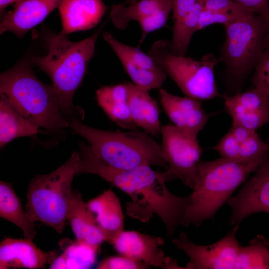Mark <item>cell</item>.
<instances>
[{
	"label": "cell",
	"instance_id": "1",
	"mask_svg": "<svg viewBox=\"0 0 269 269\" xmlns=\"http://www.w3.org/2000/svg\"><path fill=\"white\" fill-rule=\"evenodd\" d=\"M88 170L130 197L132 200L126 204L128 216L148 223L153 214H156L165 224L168 236L173 235L189 203L190 196H179L171 193L162 179L161 172L148 165L118 168L98 158L91 160Z\"/></svg>",
	"mask_w": 269,
	"mask_h": 269
},
{
	"label": "cell",
	"instance_id": "2",
	"mask_svg": "<svg viewBox=\"0 0 269 269\" xmlns=\"http://www.w3.org/2000/svg\"><path fill=\"white\" fill-rule=\"evenodd\" d=\"M269 156L244 161L223 157L212 161L201 160L193 191L179 225L199 226L206 220L213 219L235 190Z\"/></svg>",
	"mask_w": 269,
	"mask_h": 269
},
{
	"label": "cell",
	"instance_id": "3",
	"mask_svg": "<svg viewBox=\"0 0 269 269\" xmlns=\"http://www.w3.org/2000/svg\"><path fill=\"white\" fill-rule=\"evenodd\" d=\"M0 95L33 124L52 134L70 127L58 92L39 80L29 62H19L1 73Z\"/></svg>",
	"mask_w": 269,
	"mask_h": 269
},
{
	"label": "cell",
	"instance_id": "4",
	"mask_svg": "<svg viewBox=\"0 0 269 269\" xmlns=\"http://www.w3.org/2000/svg\"><path fill=\"white\" fill-rule=\"evenodd\" d=\"M105 23L89 37L77 42L50 32L45 37L47 54L31 58V62L50 77L52 86L60 96L62 111L69 120L76 111L73 103L74 95L86 74L97 40Z\"/></svg>",
	"mask_w": 269,
	"mask_h": 269
},
{
	"label": "cell",
	"instance_id": "5",
	"mask_svg": "<svg viewBox=\"0 0 269 269\" xmlns=\"http://www.w3.org/2000/svg\"><path fill=\"white\" fill-rule=\"evenodd\" d=\"M69 121L73 132L88 141L94 155L110 166L126 169L144 165L168 168L161 145L146 132L136 129L128 132L97 129L76 118Z\"/></svg>",
	"mask_w": 269,
	"mask_h": 269
},
{
	"label": "cell",
	"instance_id": "6",
	"mask_svg": "<svg viewBox=\"0 0 269 269\" xmlns=\"http://www.w3.org/2000/svg\"><path fill=\"white\" fill-rule=\"evenodd\" d=\"M81 158L79 151L52 172L36 175L30 182L26 195L25 212L32 222H41L61 234L67 215L74 176L79 174Z\"/></svg>",
	"mask_w": 269,
	"mask_h": 269
},
{
	"label": "cell",
	"instance_id": "7",
	"mask_svg": "<svg viewBox=\"0 0 269 269\" xmlns=\"http://www.w3.org/2000/svg\"><path fill=\"white\" fill-rule=\"evenodd\" d=\"M224 27L226 39L219 60L224 63L231 82L239 89L265 50L264 38L269 27L262 16L252 13Z\"/></svg>",
	"mask_w": 269,
	"mask_h": 269
},
{
	"label": "cell",
	"instance_id": "8",
	"mask_svg": "<svg viewBox=\"0 0 269 269\" xmlns=\"http://www.w3.org/2000/svg\"><path fill=\"white\" fill-rule=\"evenodd\" d=\"M169 41L155 42L148 54L175 82L186 96L199 100L221 96L217 89L214 70L220 60L211 53L197 60L186 56L172 53Z\"/></svg>",
	"mask_w": 269,
	"mask_h": 269
},
{
	"label": "cell",
	"instance_id": "9",
	"mask_svg": "<svg viewBox=\"0 0 269 269\" xmlns=\"http://www.w3.org/2000/svg\"><path fill=\"white\" fill-rule=\"evenodd\" d=\"M163 158L168 165L161 172L165 183L179 179L193 189L201 161L202 149L197 137L190 135L172 124L162 126L161 134Z\"/></svg>",
	"mask_w": 269,
	"mask_h": 269
},
{
	"label": "cell",
	"instance_id": "10",
	"mask_svg": "<svg viewBox=\"0 0 269 269\" xmlns=\"http://www.w3.org/2000/svg\"><path fill=\"white\" fill-rule=\"evenodd\" d=\"M238 228L239 225H236L224 238L209 246L197 245L186 233H181L172 242L190 259L183 269H240L244 247L241 246L236 237Z\"/></svg>",
	"mask_w": 269,
	"mask_h": 269
},
{
	"label": "cell",
	"instance_id": "11",
	"mask_svg": "<svg viewBox=\"0 0 269 269\" xmlns=\"http://www.w3.org/2000/svg\"><path fill=\"white\" fill-rule=\"evenodd\" d=\"M228 203L232 211L229 220L232 225H239L246 218L258 212L269 213V156Z\"/></svg>",
	"mask_w": 269,
	"mask_h": 269
},
{
	"label": "cell",
	"instance_id": "12",
	"mask_svg": "<svg viewBox=\"0 0 269 269\" xmlns=\"http://www.w3.org/2000/svg\"><path fill=\"white\" fill-rule=\"evenodd\" d=\"M224 106L232 119V125L256 131L269 123V105L262 94L254 88L224 95Z\"/></svg>",
	"mask_w": 269,
	"mask_h": 269
},
{
	"label": "cell",
	"instance_id": "13",
	"mask_svg": "<svg viewBox=\"0 0 269 269\" xmlns=\"http://www.w3.org/2000/svg\"><path fill=\"white\" fill-rule=\"evenodd\" d=\"M161 104L173 125L186 134L197 137L209 120V115L199 100L186 96L180 97L160 88Z\"/></svg>",
	"mask_w": 269,
	"mask_h": 269
},
{
	"label": "cell",
	"instance_id": "14",
	"mask_svg": "<svg viewBox=\"0 0 269 269\" xmlns=\"http://www.w3.org/2000/svg\"><path fill=\"white\" fill-rule=\"evenodd\" d=\"M63 0H20L13 9L4 14L0 33L10 31L22 38L29 30L41 23Z\"/></svg>",
	"mask_w": 269,
	"mask_h": 269
},
{
	"label": "cell",
	"instance_id": "15",
	"mask_svg": "<svg viewBox=\"0 0 269 269\" xmlns=\"http://www.w3.org/2000/svg\"><path fill=\"white\" fill-rule=\"evenodd\" d=\"M212 149L221 157L249 160L269 155V142L262 140L256 131L232 126L228 133Z\"/></svg>",
	"mask_w": 269,
	"mask_h": 269
},
{
	"label": "cell",
	"instance_id": "16",
	"mask_svg": "<svg viewBox=\"0 0 269 269\" xmlns=\"http://www.w3.org/2000/svg\"><path fill=\"white\" fill-rule=\"evenodd\" d=\"M162 237L144 234L135 231H123L113 245L120 255L144 263L148 266L162 268L165 257L161 246Z\"/></svg>",
	"mask_w": 269,
	"mask_h": 269
},
{
	"label": "cell",
	"instance_id": "17",
	"mask_svg": "<svg viewBox=\"0 0 269 269\" xmlns=\"http://www.w3.org/2000/svg\"><path fill=\"white\" fill-rule=\"evenodd\" d=\"M54 252H45L32 240L6 238L0 244V269H41L56 257Z\"/></svg>",
	"mask_w": 269,
	"mask_h": 269
},
{
	"label": "cell",
	"instance_id": "18",
	"mask_svg": "<svg viewBox=\"0 0 269 269\" xmlns=\"http://www.w3.org/2000/svg\"><path fill=\"white\" fill-rule=\"evenodd\" d=\"M107 7L102 0H63L58 7L62 23L60 35L87 30L97 25Z\"/></svg>",
	"mask_w": 269,
	"mask_h": 269
},
{
	"label": "cell",
	"instance_id": "19",
	"mask_svg": "<svg viewBox=\"0 0 269 269\" xmlns=\"http://www.w3.org/2000/svg\"><path fill=\"white\" fill-rule=\"evenodd\" d=\"M87 205L104 237L113 244L124 231V215L120 200L112 190L104 191Z\"/></svg>",
	"mask_w": 269,
	"mask_h": 269
},
{
	"label": "cell",
	"instance_id": "20",
	"mask_svg": "<svg viewBox=\"0 0 269 269\" xmlns=\"http://www.w3.org/2000/svg\"><path fill=\"white\" fill-rule=\"evenodd\" d=\"M128 103L132 120L136 127L152 135L160 134V110L149 91L133 83H127Z\"/></svg>",
	"mask_w": 269,
	"mask_h": 269
},
{
	"label": "cell",
	"instance_id": "21",
	"mask_svg": "<svg viewBox=\"0 0 269 269\" xmlns=\"http://www.w3.org/2000/svg\"><path fill=\"white\" fill-rule=\"evenodd\" d=\"M67 221L77 240L96 246H100L105 241L87 203L83 201L81 194L77 191H72Z\"/></svg>",
	"mask_w": 269,
	"mask_h": 269
},
{
	"label": "cell",
	"instance_id": "22",
	"mask_svg": "<svg viewBox=\"0 0 269 269\" xmlns=\"http://www.w3.org/2000/svg\"><path fill=\"white\" fill-rule=\"evenodd\" d=\"M128 97L127 83L102 87L96 92L98 103L107 115L120 127L134 130Z\"/></svg>",
	"mask_w": 269,
	"mask_h": 269
},
{
	"label": "cell",
	"instance_id": "23",
	"mask_svg": "<svg viewBox=\"0 0 269 269\" xmlns=\"http://www.w3.org/2000/svg\"><path fill=\"white\" fill-rule=\"evenodd\" d=\"M41 132L39 127L26 119L9 102L0 99V146L3 147L12 140L31 136Z\"/></svg>",
	"mask_w": 269,
	"mask_h": 269
},
{
	"label": "cell",
	"instance_id": "24",
	"mask_svg": "<svg viewBox=\"0 0 269 269\" xmlns=\"http://www.w3.org/2000/svg\"><path fill=\"white\" fill-rule=\"evenodd\" d=\"M0 216L19 228L24 238L32 240L35 235L34 222L27 217L11 183L0 181Z\"/></svg>",
	"mask_w": 269,
	"mask_h": 269
},
{
	"label": "cell",
	"instance_id": "25",
	"mask_svg": "<svg viewBox=\"0 0 269 269\" xmlns=\"http://www.w3.org/2000/svg\"><path fill=\"white\" fill-rule=\"evenodd\" d=\"M171 5V0H129L113 5L110 18L117 28L123 30L131 21L138 22L159 9Z\"/></svg>",
	"mask_w": 269,
	"mask_h": 269
},
{
	"label": "cell",
	"instance_id": "26",
	"mask_svg": "<svg viewBox=\"0 0 269 269\" xmlns=\"http://www.w3.org/2000/svg\"><path fill=\"white\" fill-rule=\"evenodd\" d=\"M203 1L198 2L188 14L174 23L172 38L169 43V49L172 53L186 56L192 36L198 30Z\"/></svg>",
	"mask_w": 269,
	"mask_h": 269
},
{
	"label": "cell",
	"instance_id": "27",
	"mask_svg": "<svg viewBox=\"0 0 269 269\" xmlns=\"http://www.w3.org/2000/svg\"><path fill=\"white\" fill-rule=\"evenodd\" d=\"M100 246L76 240L67 246L61 254L66 269H85L92 267L96 261Z\"/></svg>",
	"mask_w": 269,
	"mask_h": 269
},
{
	"label": "cell",
	"instance_id": "28",
	"mask_svg": "<svg viewBox=\"0 0 269 269\" xmlns=\"http://www.w3.org/2000/svg\"><path fill=\"white\" fill-rule=\"evenodd\" d=\"M251 80L269 105V48L265 49L259 58Z\"/></svg>",
	"mask_w": 269,
	"mask_h": 269
},
{
	"label": "cell",
	"instance_id": "29",
	"mask_svg": "<svg viewBox=\"0 0 269 269\" xmlns=\"http://www.w3.org/2000/svg\"><path fill=\"white\" fill-rule=\"evenodd\" d=\"M252 13L251 12L225 13L213 11L204 9L200 14L198 30L214 23H221L226 25L236 22Z\"/></svg>",
	"mask_w": 269,
	"mask_h": 269
},
{
	"label": "cell",
	"instance_id": "30",
	"mask_svg": "<svg viewBox=\"0 0 269 269\" xmlns=\"http://www.w3.org/2000/svg\"><path fill=\"white\" fill-rule=\"evenodd\" d=\"M171 11L172 5L159 9L138 22L142 31L140 43L148 33L160 29L166 24Z\"/></svg>",
	"mask_w": 269,
	"mask_h": 269
},
{
	"label": "cell",
	"instance_id": "31",
	"mask_svg": "<svg viewBox=\"0 0 269 269\" xmlns=\"http://www.w3.org/2000/svg\"><path fill=\"white\" fill-rule=\"evenodd\" d=\"M150 266L139 261L120 255L107 257L97 266L98 269H146Z\"/></svg>",
	"mask_w": 269,
	"mask_h": 269
},
{
	"label": "cell",
	"instance_id": "32",
	"mask_svg": "<svg viewBox=\"0 0 269 269\" xmlns=\"http://www.w3.org/2000/svg\"><path fill=\"white\" fill-rule=\"evenodd\" d=\"M203 8L225 13L251 12L234 0H204Z\"/></svg>",
	"mask_w": 269,
	"mask_h": 269
},
{
	"label": "cell",
	"instance_id": "33",
	"mask_svg": "<svg viewBox=\"0 0 269 269\" xmlns=\"http://www.w3.org/2000/svg\"><path fill=\"white\" fill-rule=\"evenodd\" d=\"M249 11L262 16L269 27V0H234Z\"/></svg>",
	"mask_w": 269,
	"mask_h": 269
},
{
	"label": "cell",
	"instance_id": "34",
	"mask_svg": "<svg viewBox=\"0 0 269 269\" xmlns=\"http://www.w3.org/2000/svg\"><path fill=\"white\" fill-rule=\"evenodd\" d=\"M202 0H171L172 19L174 23L185 17L195 5Z\"/></svg>",
	"mask_w": 269,
	"mask_h": 269
},
{
	"label": "cell",
	"instance_id": "35",
	"mask_svg": "<svg viewBox=\"0 0 269 269\" xmlns=\"http://www.w3.org/2000/svg\"><path fill=\"white\" fill-rule=\"evenodd\" d=\"M161 268L165 269H183L179 266L176 260L169 257H165L164 264Z\"/></svg>",
	"mask_w": 269,
	"mask_h": 269
},
{
	"label": "cell",
	"instance_id": "36",
	"mask_svg": "<svg viewBox=\"0 0 269 269\" xmlns=\"http://www.w3.org/2000/svg\"><path fill=\"white\" fill-rule=\"evenodd\" d=\"M20 0H0V11L1 15H4L5 8L9 4L15 3Z\"/></svg>",
	"mask_w": 269,
	"mask_h": 269
},
{
	"label": "cell",
	"instance_id": "37",
	"mask_svg": "<svg viewBox=\"0 0 269 269\" xmlns=\"http://www.w3.org/2000/svg\"><path fill=\"white\" fill-rule=\"evenodd\" d=\"M264 45L265 49L269 48V30L265 37Z\"/></svg>",
	"mask_w": 269,
	"mask_h": 269
},
{
	"label": "cell",
	"instance_id": "38",
	"mask_svg": "<svg viewBox=\"0 0 269 269\" xmlns=\"http://www.w3.org/2000/svg\"><path fill=\"white\" fill-rule=\"evenodd\" d=\"M264 241H265V243H266V244L267 245L268 247H269V240L267 239H266L265 237H264Z\"/></svg>",
	"mask_w": 269,
	"mask_h": 269
}]
</instances>
